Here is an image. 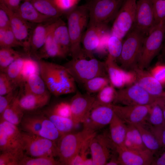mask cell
<instances>
[{
  "label": "cell",
  "instance_id": "obj_19",
  "mask_svg": "<svg viewBox=\"0 0 165 165\" xmlns=\"http://www.w3.org/2000/svg\"><path fill=\"white\" fill-rule=\"evenodd\" d=\"M83 34L82 42L85 57H94L93 53L98 48L101 38L107 28V24L88 25Z\"/></svg>",
  "mask_w": 165,
  "mask_h": 165
},
{
  "label": "cell",
  "instance_id": "obj_32",
  "mask_svg": "<svg viewBox=\"0 0 165 165\" xmlns=\"http://www.w3.org/2000/svg\"><path fill=\"white\" fill-rule=\"evenodd\" d=\"M24 92L37 95H42L48 91L43 79L39 74L29 76L24 81Z\"/></svg>",
  "mask_w": 165,
  "mask_h": 165
},
{
  "label": "cell",
  "instance_id": "obj_50",
  "mask_svg": "<svg viewBox=\"0 0 165 165\" xmlns=\"http://www.w3.org/2000/svg\"><path fill=\"white\" fill-rule=\"evenodd\" d=\"M56 5L64 13L76 6L79 0H53Z\"/></svg>",
  "mask_w": 165,
  "mask_h": 165
},
{
  "label": "cell",
  "instance_id": "obj_2",
  "mask_svg": "<svg viewBox=\"0 0 165 165\" xmlns=\"http://www.w3.org/2000/svg\"><path fill=\"white\" fill-rule=\"evenodd\" d=\"M67 26L72 59L86 57L81 46L83 32L89 19L87 4L76 6L67 13Z\"/></svg>",
  "mask_w": 165,
  "mask_h": 165
},
{
  "label": "cell",
  "instance_id": "obj_37",
  "mask_svg": "<svg viewBox=\"0 0 165 165\" xmlns=\"http://www.w3.org/2000/svg\"><path fill=\"white\" fill-rule=\"evenodd\" d=\"M24 154L21 147L2 152L0 155V165H19Z\"/></svg>",
  "mask_w": 165,
  "mask_h": 165
},
{
  "label": "cell",
  "instance_id": "obj_24",
  "mask_svg": "<svg viewBox=\"0 0 165 165\" xmlns=\"http://www.w3.org/2000/svg\"><path fill=\"white\" fill-rule=\"evenodd\" d=\"M53 35L55 42L65 54H70V40L67 25L60 18L54 21Z\"/></svg>",
  "mask_w": 165,
  "mask_h": 165
},
{
  "label": "cell",
  "instance_id": "obj_52",
  "mask_svg": "<svg viewBox=\"0 0 165 165\" xmlns=\"http://www.w3.org/2000/svg\"><path fill=\"white\" fill-rule=\"evenodd\" d=\"M16 96L14 91L4 95H0V116Z\"/></svg>",
  "mask_w": 165,
  "mask_h": 165
},
{
  "label": "cell",
  "instance_id": "obj_4",
  "mask_svg": "<svg viewBox=\"0 0 165 165\" xmlns=\"http://www.w3.org/2000/svg\"><path fill=\"white\" fill-rule=\"evenodd\" d=\"M145 36L134 28L127 34L123 42L121 53L117 59L122 68L131 71L137 67Z\"/></svg>",
  "mask_w": 165,
  "mask_h": 165
},
{
  "label": "cell",
  "instance_id": "obj_58",
  "mask_svg": "<svg viewBox=\"0 0 165 165\" xmlns=\"http://www.w3.org/2000/svg\"><path fill=\"white\" fill-rule=\"evenodd\" d=\"M93 165V161L91 158H87L84 161L83 165Z\"/></svg>",
  "mask_w": 165,
  "mask_h": 165
},
{
  "label": "cell",
  "instance_id": "obj_6",
  "mask_svg": "<svg viewBox=\"0 0 165 165\" xmlns=\"http://www.w3.org/2000/svg\"><path fill=\"white\" fill-rule=\"evenodd\" d=\"M165 37V19L156 24L145 37L137 67L145 69L152 61L163 46Z\"/></svg>",
  "mask_w": 165,
  "mask_h": 165
},
{
  "label": "cell",
  "instance_id": "obj_34",
  "mask_svg": "<svg viewBox=\"0 0 165 165\" xmlns=\"http://www.w3.org/2000/svg\"><path fill=\"white\" fill-rule=\"evenodd\" d=\"M116 92L115 87L110 84L106 86L97 93L92 108L99 105L113 104Z\"/></svg>",
  "mask_w": 165,
  "mask_h": 165
},
{
  "label": "cell",
  "instance_id": "obj_47",
  "mask_svg": "<svg viewBox=\"0 0 165 165\" xmlns=\"http://www.w3.org/2000/svg\"><path fill=\"white\" fill-rule=\"evenodd\" d=\"M156 24L165 19V0H152Z\"/></svg>",
  "mask_w": 165,
  "mask_h": 165
},
{
  "label": "cell",
  "instance_id": "obj_29",
  "mask_svg": "<svg viewBox=\"0 0 165 165\" xmlns=\"http://www.w3.org/2000/svg\"><path fill=\"white\" fill-rule=\"evenodd\" d=\"M127 125V132L123 145L131 149H147L143 144L141 134L137 128L134 125Z\"/></svg>",
  "mask_w": 165,
  "mask_h": 165
},
{
  "label": "cell",
  "instance_id": "obj_35",
  "mask_svg": "<svg viewBox=\"0 0 165 165\" xmlns=\"http://www.w3.org/2000/svg\"><path fill=\"white\" fill-rule=\"evenodd\" d=\"M55 142L56 143L62 135L53 123L44 116L41 129L38 135Z\"/></svg>",
  "mask_w": 165,
  "mask_h": 165
},
{
  "label": "cell",
  "instance_id": "obj_3",
  "mask_svg": "<svg viewBox=\"0 0 165 165\" xmlns=\"http://www.w3.org/2000/svg\"><path fill=\"white\" fill-rule=\"evenodd\" d=\"M72 59L64 64L76 82L83 84L96 77L108 76L105 61L94 57Z\"/></svg>",
  "mask_w": 165,
  "mask_h": 165
},
{
  "label": "cell",
  "instance_id": "obj_57",
  "mask_svg": "<svg viewBox=\"0 0 165 165\" xmlns=\"http://www.w3.org/2000/svg\"><path fill=\"white\" fill-rule=\"evenodd\" d=\"M157 102L162 109L165 121V99L160 98L157 99Z\"/></svg>",
  "mask_w": 165,
  "mask_h": 165
},
{
  "label": "cell",
  "instance_id": "obj_31",
  "mask_svg": "<svg viewBox=\"0 0 165 165\" xmlns=\"http://www.w3.org/2000/svg\"><path fill=\"white\" fill-rule=\"evenodd\" d=\"M46 114L62 135L71 132L78 125L72 118L60 116L50 110L47 112Z\"/></svg>",
  "mask_w": 165,
  "mask_h": 165
},
{
  "label": "cell",
  "instance_id": "obj_27",
  "mask_svg": "<svg viewBox=\"0 0 165 165\" xmlns=\"http://www.w3.org/2000/svg\"><path fill=\"white\" fill-rule=\"evenodd\" d=\"M30 2L39 12L51 18L58 19L64 13L53 0H31Z\"/></svg>",
  "mask_w": 165,
  "mask_h": 165
},
{
  "label": "cell",
  "instance_id": "obj_22",
  "mask_svg": "<svg viewBox=\"0 0 165 165\" xmlns=\"http://www.w3.org/2000/svg\"><path fill=\"white\" fill-rule=\"evenodd\" d=\"M48 91L42 95H37L24 92L18 96V103L24 111H31L41 108L48 104L50 98Z\"/></svg>",
  "mask_w": 165,
  "mask_h": 165
},
{
  "label": "cell",
  "instance_id": "obj_56",
  "mask_svg": "<svg viewBox=\"0 0 165 165\" xmlns=\"http://www.w3.org/2000/svg\"><path fill=\"white\" fill-rule=\"evenodd\" d=\"M106 165H120L118 159V154H115L112 156L106 164Z\"/></svg>",
  "mask_w": 165,
  "mask_h": 165
},
{
  "label": "cell",
  "instance_id": "obj_44",
  "mask_svg": "<svg viewBox=\"0 0 165 165\" xmlns=\"http://www.w3.org/2000/svg\"><path fill=\"white\" fill-rule=\"evenodd\" d=\"M122 46V40L115 36L111 35L108 42V57L115 61L117 60L121 53Z\"/></svg>",
  "mask_w": 165,
  "mask_h": 165
},
{
  "label": "cell",
  "instance_id": "obj_26",
  "mask_svg": "<svg viewBox=\"0 0 165 165\" xmlns=\"http://www.w3.org/2000/svg\"><path fill=\"white\" fill-rule=\"evenodd\" d=\"M55 20L52 24L51 27L46 38L45 43L40 50L41 54L39 56L41 58L59 57L64 58L67 56L54 40L53 35V30Z\"/></svg>",
  "mask_w": 165,
  "mask_h": 165
},
{
  "label": "cell",
  "instance_id": "obj_45",
  "mask_svg": "<svg viewBox=\"0 0 165 165\" xmlns=\"http://www.w3.org/2000/svg\"><path fill=\"white\" fill-rule=\"evenodd\" d=\"M35 74L40 75L39 62L29 57L24 58L22 70V76L24 82L30 75Z\"/></svg>",
  "mask_w": 165,
  "mask_h": 165
},
{
  "label": "cell",
  "instance_id": "obj_43",
  "mask_svg": "<svg viewBox=\"0 0 165 165\" xmlns=\"http://www.w3.org/2000/svg\"><path fill=\"white\" fill-rule=\"evenodd\" d=\"M61 165L59 161L52 156L32 157L25 154L22 158L19 165Z\"/></svg>",
  "mask_w": 165,
  "mask_h": 165
},
{
  "label": "cell",
  "instance_id": "obj_41",
  "mask_svg": "<svg viewBox=\"0 0 165 165\" xmlns=\"http://www.w3.org/2000/svg\"><path fill=\"white\" fill-rule=\"evenodd\" d=\"M109 84L108 76H99L88 80L83 85L86 93L91 94L97 93Z\"/></svg>",
  "mask_w": 165,
  "mask_h": 165
},
{
  "label": "cell",
  "instance_id": "obj_46",
  "mask_svg": "<svg viewBox=\"0 0 165 165\" xmlns=\"http://www.w3.org/2000/svg\"><path fill=\"white\" fill-rule=\"evenodd\" d=\"M50 110L61 116L72 118V112L70 102H61L56 104Z\"/></svg>",
  "mask_w": 165,
  "mask_h": 165
},
{
  "label": "cell",
  "instance_id": "obj_38",
  "mask_svg": "<svg viewBox=\"0 0 165 165\" xmlns=\"http://www.w3.org/2000/svg\"><path fill=\"white\" fill-rule=\"evenodd\" d=\"M0 129L7 137L16 145L21 147V132L17 126L2 119H0Z\"/></svg>",
  "mask_w": 165,
  "mask_h": 165
},
{
  "label": "cell",
  "instance_id": "obj_25",
  "mask_svg": "<svg viewBox=\"0 0 165 165\" xmlns=\"http://www.w3.org/2000/svg\"><path fill=\"white\" fill-rule=\"evenodd\" d=\"M110 137L116 146L123 145L127 125L115 113L109 124Z\"/></svg>",
  "mask_w": 165,
  "mask_h": 165
},
{
  "label": "cell",
  "instance_id": "obj_7",
  "mask_svg": "<svg viewBox=\"0 0 165 165\" xmlns=\"http://www.w3.org/2000/svg\"><path fill=\"white\" fill-rule=\"evenodd\" d=\"M21 145L24 154L30 156H57L56 143L36 134L21 132Z\"/></svg>",
  "mask_w": 165,
  "mask_h": 165
},
{
  "label": "cell",
  "instance_id": "obj_20",
  "mask_svg": "<svg viewBox=\"0 0 165 165\" xmlns=\"http://www.w3.org/2000/svg\"><path fill=\"white\" fill-rule=\"evenodd\" d=\"M132 71L135 75L134 83L152 96L165 99V92L163 90L162 84L150 72L137 67Z\"/></svg>",
  "mask_w": 165,
  "mask_h": 165
},
{
  "label": "cell",
  "instance_id": "obj_16",
  "mask_svg": "<svg viewBox=\"0 0 165 165\" xmlns=\"http://www.w3.org/2000/svg\"><path fill=\"white\" fill-rule=\"evenodd\" d=\"M105 63L110 83L115 88L121 89L134 83L135 77L132 71L124 70L117 64L116 61L108 57Z\"/></svg>",
  "mask_w": 165,
  "mask_h": 165
},
{
  "label": "cell",
  "instance_id": "obj_39",
  "mask_svg": "<svg viewBox=\"0 0 165 165\" xmlns=\"http://www.w3.org/2000/svg\"><path fill=\"white\" fill-rule=\"evenodd\" d=\"M21 57V53L12 48H0V72H3L13 62Z\"/></svg>",
  "mask_w": 165,
  "mask_h": 165
},
{
  "label": "cell",
  "instance_id": "obj_1",
  "mask_svg": "<svg viewBox=\"0 0 165 165\" xmlns=\"http://www.w3.org/2000/svg\"><path fill=\"white\" fill-rule=\"evenodd\" d=\"M40 75L49 91L56 96L75 93V82L66 68L39 60Z\"/></svg>",
  "mask_w": 165,
  "mask_h": 165
},
{
  "label": "cell",
  "instance_id": "obj_13",
  "mask_svg": "<svg viewBox=\"0 0 165 165\" xmlns=\"http://www.w3.org/2000/svg\"><path fill=\"white\" fill-rule=\"evenodd\" d=\"M112 104L92 107L82 123L83 129L95 133L109 125L115 114Z\"/></svg>",
  "mask_w": 165,
  "mask_h": 165
},
{
  "label": "cell",
  "instance_id": "obj_33",
  "mask_svg": "<svg viewBox=\"0 0 165 165\" xmlns=\"http://www.w3.org/2000/svg\"><path fill=\"white\" fill-rule=\"evenodd\" d=\"M139 131L143 144L146 148L154 155L158 152L161 147L154 134L145 125L138 124L134 125Z\"/></svg>",
  "mask_w": 165,
  "mask_h": 165
},
{
  "label": "cell",
  "instance_id": "obj_53",
  "mask_svg": "<svg viewBox=\"0 0 165 165\" xmlns=\"http://www.w3.org/2000/svg\"><path fill=\"white\" fill-rule=\"evenodd\" d=\"M9 27V16L5 9L0 6V28H7Z\"/></svg>",
  "mask_w": 165,
  "mask_h": 165
},
{
  "label": "cell",
  "instance_id": "obj_55",
  "mask_svg": "<svg viewBox=\"0 0 165 165\" xmlns=\"http://www.w3.org/2000/svg\"><path fill=\"white\" fill-rule=\"evenodd\" d=\"M20 0H7L4 2L10 9L16 11L20 6Z\"/></svg>",
  "mask_w": 165,
  "mask_h": 165
},
{
  "label": "cell",
  "instance_id": "obj_23",
  "mask_svg": "<svg viewBox=\"0 0 165 165\" xmlns=\"http://www.w3.org/2000/svg\"><path fill=\"white\" fill-rule=\"evenodd\" d=\"M53 20L48 24H38L31 33L29 42V50L33 53L40 50L43 46L50 29Z\"/></svg>",
  "mask_w": 165,
  "mask_h": 165
},
{
  "label": "cell",
  "instance_id": "obj_21",
  "mask_svg": "<svg viewBox=\"0 0 165 165\" xmlns=\"http://www.w3.org/2000/svg\"><path fill=\"white\" fill-rule=\"evenodd\" d=\"M14 12L23 19L29 23L38 24L56 20L40 13L28 0H26L20 4L17 9Z\"/></svg>",
  "mask_w": 165,
  "mask_h": 165
},
{
  "label": "cell",
  "instance_id": "obj_14",
  "mask_svg": "<svg viewBox=\"0 0 165 165\" xmlns=\"http://www.w3.org/2000/svg\"><path fill=\"white\" fill-rule=\"evenodd\" d=\"M152 105H121L112 104V106L115 114L125 123L135 125L146 123Z\"/></svg>",
  "mask_w": 165,
  "mask_h": 165
},
{
  "label": "cell",
  "instance_id": "obj_10",
  "mask_svg": "<svg viewBox=\"0 0 165 165\" xmlns=\"http://www.w3.org/2000/svg\"><path fill=\"white\" fill-rule=\"evenodd\" d=\"M159 98L152 96L134 83L116 90L113 104L122 105H151Z\"/></svg>",
  "mask_w": 165,
  "mask_h": 165
},
{
  "label": "cell",
  "instance_id": "obj_54",
  "mask_svg": "<svg viewBox=\"0 0 165 165\" xmlns=\"http://www.w3.org/2000/svg\"><path fill=\"white\" fill-rule=\"evenodd\" d=\"M151 165H165V150L158 155L157 156H154Z\"/></svg>",
  "mask_w": 165,
  "mask_h": 165
},
{
  "label": "cell",
  "instance_id": "obj_49",
  "mask_svg": "<svg viewBox=\"0 0 165 165\" xmlns=\"http://www.w3.org/2000/svg\"><path fill=\"white\" fill-rule=\"evenodd\" d=\"M146 124L148 126V129L156 138L161 148L165 149V124L158 126Z\"/></svg>",
  "mask_w": 165,
  "mask_h": 165
},
{
  "label": "cell",
  "instance_id": "obj_48",
  "mask_svg": "<svg viewBox=\"0 0 165 165\" xmlns=\"http://www.w3.org/2000/svg\"><path fill=\"white\" fill-rule=\"evenodd\" d=\"M15 88L3 72L0 73V95H4L14 91Z\"/></svg>",
  "mask_w": 165,
  "mask_h": 165
},
{
  "label": "cell",
  "instance_id": "obj_8",
  "mask_svg": "<svg viewBox=\"0 0 165 165\" xmlns=\"http://www.w3.org/2000/svg\"><path fill=\"white\" fill-rule=\"evenodd\" d=\"M123 0H91L87 4L88 25L106 24L115 18Z\"/></svg>",
  "mask_w": 165,
  "mask_h": 165
},
{
  "label": "cell",
  "instance_id": "obj_15",
  "mask_svg": "<svg viewBox=\"0 0 165 165\" xmlns=\"http://www.w3.org/2000/svg\"><path fill=\"white\" fill-rule=\"evenodd\" d=\"M116 147L120 165H151L154 155L148 149H131L124 145Z\"/></svg>",
  "mask_w": 165,
  "mask_h": 165
},
{
  "label": "cell",
  "instance_id": "obj_18",
  "mask_svg": "<svg viewBox=\"0 0 165 165\" xmlns=\"http://www.w3.org/2000/svg\"><path fill=\"white\" fill-rule=\"evenodd\" d=\"M95 97L87 93L77 91L70 102L72 118L78 124L82 123L88 115L95 99Z\"/></svg>",
  "mask_w": 165,
  "mask_h": 165
},
{
  "label": "cell",
  "instance_id": "obj_51",
  "mask_svg": "<svg viewBox=\"0 0 165 165\" xmlns=\"http://www.w3.org/2000/svg\"><path fill=\"white\" fill-rule=\"evenodd\" d=\"M150 73L162 85L165 83V64H157L151 70Z\"/></svg>",
  "mask_w": 165,
  "mask_h": 165
},
{
  "label": "cell",
  "instance_id": "obj_60",
  "mask_svg": "<svg viewBox=\"0 0 165 165\" xmlns=\"http://www.w3.org/2000/svg\"><path fill=\"white\" fill-rule=\"evenodd\" d=\"M1 0L3 2H6V1H7V0Z\"/></svg>",
  "mask_w": 165,
  "mask_h": 165
},
{
  "label": "cell",
  "instance_id": "obj_28",
  "mask_svg": "<svg viewBox=\"0 0 165 165\" xmlns=\"http://www.w3.org/2000/svg\"><path fill=\"white\" fill-rule=\"evenodd\" d=\"M18 96L15 97L0 116V119L17 126L20 123L24 116V111L18 103Z\"/></svg>",
  "mask_w": 165,
  "mask_h": 165
},
{
  "label": "cell",
  "instance_id": "obj_30",
  "mask_svg": "<svg viewBox=\"0 0 165 165\" xmlns=\"http://www.w3.org/2000/svg\"><path fill=\"white\" fill-rule=\"evenodd\" d=\"M24 57H20L14 61L3 71L15 88L24 84L22 70Z\"/></svg>",
  "mask_w": 165,
  "mask_h": 165
},
{
  "label": "cell",
  "instance_id": "obj_12",
  "mask_svg": "<svg viewBox=\"0 0 165 165\" xmlns=\"http://www.w3.org/2000/svg\"><path fill=\"white\" fill-rule=\"evenodd\" d=\"M156 25L152 0H138L133 28L146 36Z\"/></svg>",
  "mask_w": 165,
  "mask_h": 165
},
{
  "label": "cell",
  "instance_id": "obj_17",
  "mask_svg": "<svg viewBox=\"0 0 165 165\" xmlns=\"http://www.w3.org/2000/svg\"><path fill=\"white\" fill-rule=\"evenodd\" d=\"M0 6L5 9L8 14L10 20V27L16 38L23 44L25 50L28 51L31 35L29 22L23 19L15 12L9 9L1 0Z\"/></svg>",
  "mask_w": 165,
  "mask_h": 165
},
{
  "label": "cell",
  "instance_id": "obj_5",
  "mask_svg": "<svg viewBox=\"0 0 165 165\" xmlns=\"http://www.w3.org/2000/svg\"><path fill=\"white\" fill-rule=\"evenodd\" d=\"M85 129L76 133L62 135L57 141V156L61 164L68 165L79 153L84 142L95 134Z\"/></svg>",
  "mask_w": 165,
  "mask_h": 165
},
{
  "label": "cell",
  "instance_id": "obj_11",
  "mask_svg": "<svg viewBox=\"0 0 165 165\" xmlns=\"http://www.w3.org/2000/svg\"><path fill=\"white\" fill-rule=\"evenodd\" d=\"M89 149L94 165H106L112 156L117 154L116 146L105 134L94 135L90 141Z\"/></svg>",
  "mask_w": 165,
  "mask_h": 165
},
{
  "label": "cell",
  "instance_id": "obj_40",
  "mask_svg": "<svg viewBox=\"0 0 165 165\" xmlns=\"http://www.w3.org/2000/svg\"><path fill=\"white\" fill-rule=\"evenodd\" d=\"M0 48L23 47V44L16 38L10 27L0 28Z\"/></svg>",
  "mask_w": 165,
  "mask_h": 165
},
{
  "label": "cell",
  "instance_id": "obj_42",
  "mask_svg": "<svg viewBox=\"0 0 165 165\" xmlns=\"http://www.w3.org/2000/svg\"><path fill=\"white\" fill-rule=\"evenodd\" d=\"M146 124L153 126H160L165 124L162 109L157 103V101L152 105Z\"/></svg>",
  "mask_w": 165,
  "mask_h": 165
},
{
  "label": "cell",
  "instance_id": "obj_9",
  "mask_svg": "<svg viewBox=\"0 0 165 165\" xmlns=\"http://www.w3.org/2000/svg\"><path fill=\"white\" fill-rule=\"evenodd\" d=\"M136 0H123L113 24L111 35L121 40L133 28L135 21Z\"/></svg>",
  "mask_w": 165,
  "mask_h": 165
},
{
  "label": "cell",
  "instance_id": "obj_36",
  "mask_svg": "<svg viewBox=\"0 0 165 165\" xmlns=\"http://www.w3.org/2000/svg\"><path fill=\"white\" fill-rule=\"evenodd\" d=\"M43 116H30L23 117L20 123L24 132L38 135L42 128Z\"/></svg>",
  "mask_w": 165,
  "mask_h": 165
},
{
  "label": "cell",
  "instance_id": "obj_59",
  "mask_svg": "<svg viewBox=\"0 0 165 165\" xmlns=\"http://www.w3.org/2000/svg\"><path fill=\"white\" fill-rule=\"evenodd\" d=\"M163 52H162V54L163 55L165 54V41L164 42V45L163 46Z\"/></svg>",
  "mask_w": 165,
  "mask_h": 165
}]
</instances>
